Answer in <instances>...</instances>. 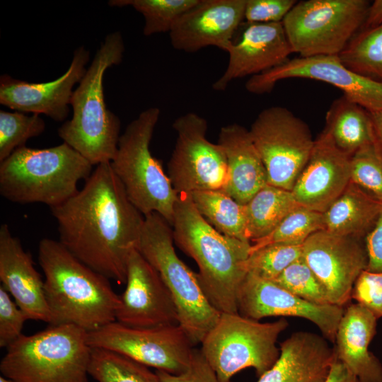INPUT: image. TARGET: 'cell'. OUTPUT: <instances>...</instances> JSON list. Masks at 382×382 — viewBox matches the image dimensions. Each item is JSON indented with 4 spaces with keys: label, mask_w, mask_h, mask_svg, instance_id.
Instances as JSON below:
<instances>
[{
    "label": "cell",
    "mask_w": 382,
    "mask_h": 382,
    "mask_svg": "<svg viewBox=\"0 0 382 382\" xmlns=\"http://www.w3.org/2000/svg\"><path fill=\"white\" fill-rule=\"evenodd\" d=\"M89 58L86 48L78 47L67 70L52 81L30 83L1 76L0 103L15 111L44 114L57 122L64 121L69 112L74 87L83 77Z\"/></svg>",
    "instance_id": "18"
},
{
    "label": "cell",
    "mask_w": 382,
    "mask_h": 382,
    "mask_svg": "<svg viewBox=\"0 0 382 382\" xmlns=\"http://www.w3.org/2000/svg\"><path fill=\"white\" fill-rule=\"evenodd\" d=\"M376 321L371 312L356 303L344 311L337 330L336 357L360 382H382V365L369 349Z\"/></svg>",
    "instance_id": "24"
},
{
    "label": "cell",
    "mask_w": 382,
    "mask_h": 382,
    "mask_svg": "<svg viewBox=\"0 0 382 382\" xmlns=\"http://www.w3.org/2000/svg\"><path fill=\"white\" fill-rule=\"evenodd\" d=\"M350 182L382 203V154L376 144L350 158Z\"/></svg>",
    "instance_id": "36"
},
{
    "label": "cell",
    "mask_w": 382,
    "mask_h": 382,
    "mask_svg": "<svg viewBox=\"0 0 382 382\" xmlns=\"http://www.w3.org/2000/svg\"><path fill=\"white\" fill-rule=\"evenodd\" d=\"M125 284L119 296L115 321L134 328L178 324L175 304L168 287L137 249L129 257Z\"/></svg>",
    "instance_id": "17"
},
{
    "label": "cell",
    "mask_w": 382,
    "mask_h": 382,
    "mask_svg": "<svg viewBox=\"0 0 382 382\" xmlns=\"http://www.w3.org/2000/svg\"><path fill=\"white\" fill-rule=\"evenodd\" d=\"M125 44L122 34H108L74 89L71 120L58 129L59 137L93 166L110 163L120 137V120L106 107L103 79L106 70L122 61Z\"/></svg>",
    "instance_id": "4"
},
{
    "label": "cell",
    "mask_w": 382,
    "mask_h": 382,
    "mask_svg": "<svg viewBox=\"0 0 382 382\" xmlns=\"http://www.w3.org/2000/svg\"><path fill=\"white\" fill-rule=\"evenodd\" d=\"M324 382L360 381L353 373L336 358L330 368L329 374Z\"/></svg>",
    "instance_id": "43"
},
{
    "label": "cell",
    "mask_w": 382,
    "mask_h": 382,
    "mask_svg": "<svg viewBox=\"0 0 382 382\" xmlns=\"http://www.w3.org/2000/svg\"><path fill=\"white\" fill-rule=\"evenodd\" d=\"M160 110L149 108L130 122L120 135L116 154L110 162L132 203L145 216L158 213L172 226L178 194L150 150Z\"/></svg>",
    "instance_id": "8"
},
{
    "label": "cell",
    "mask_w": 382,
    "mask_h": 382,
    "mask_svg": "<svg viewBox=\"0 0 382 382\" xmlns=\"http://www.w3.org/2000/svg\"><path fill=\"white\" fill-rule=\"evenodd\" d=\"M190 194L198 212L218 231L249 241L245 204L238 202L223 190H199Z\"/></svg>",
    "instance_id": "29"
},
{
    "label": "cell",
    "mask_w": 382,
    "mask_h": 382,
    "mask_svg": "<svg viewBox=\"0 0 382 382\" xmlns=\"http://www.w3.org/2000/svg\"><path fill=\"white\" fill-rule=\"evenodd\" d=\"M249 132L268 184L291 191L314 146L307 124L287 108L272 106L258 114Z\"/></svg>",
    "instance_id": "11"
},
{
    "label": "cell",
    "mask_w": 382,
    "mask_h": 382,
    "mask_svg": "<svg viewBox=\"0 0 382 382\" xmlns=\"http://www.w3.org/2000/svg\"><path fill=\"white\" fill-rule=\"evenodd\" d=\"M299 207L300 205L291 191L269 184L265 186L245 204L249 241L262 238L270 233Z\"/></svg>",
    "instance_id": "28"
},
{
    "label": "cell",
    "mask_w": 382,
    "mask_h": 382,
    "mask_svg": "<svg viewBox=\"0 0 382 382\" xmlns=\"http://www.w3.org/2000/svg\"><path fill=\"white\" fill-rule=\"evenodd\" d=\"M323 229V214L300 206L288 214L270 233L252 241L250 253L276 243L303 245L312 234Z\"/></svg>",
    "instance_id": "32"
},
{
    "label": "cell",
    "mask_w": 382,
    "mask_h": 382,
    "mask_svg": "<svg viewBox=\"0 0 382 382\" xmlns=\"http://www.w3.org/2000/svg\"><path fill=\"white\" fill-rule=\"evenodd\" d=\"M0 281L28 320L50 323L44 281L34 267L31 255L6 224L0 227Z\"/></svg>",
    "instance_id": "22"
},
{
    "label": "cell",
    "mask_w": 382,
    "mask_h": 382,
    "mask_svg": "<svg viewBox=\"0 0 382 382\" xmlns=\"http://www.w3.org/2000/svg\"><path fill=\"white\" fill-rule=\"evenodd\" d=\"M87 342L93 349L111 351L174 375L187 369L194 349L178 324L134 328L114 321L88 332Z\"/></svg>",
    "instance_id": "12"
},
{
    "label": "cell",
    "mask_w": 382,
    "mask_h": 382,
    "mask_svg": "<svg viewBox=\"0 0 382 382\" xmlns=\"http://www.w3.org/2000/svg\"><path fill=\"white\" fill-rule=\"evenodd\" d=\"M352 298L377 319L382 318V272L364 270L354 285Z\"/></svg>",
    "instance_id": "39"
},
{
    "label": "cell",
    "mask_w": 382,
    "mask_h": 382,
    "mask_svg": "<svg viewBox=\"0 0 382 382\" xmlns=\"http://www.w3.org/2000/svg\"><path fill=\"white\" fill-rule=\"evenodd\" d=\"M344 311L336 305L308 302L274 282L250 272L238 294V311L243 316L255 320L273 316L302 318L314 323L323 336L333 343Z\"/></svg>",
    "instance_id": "16"
},
{
    "label": "cell",
    "mask_w": 382,
    "mask_h": 382,
    "mask_svg": "<svg viewBox=\"0 0 382 382\" xmlns=\"http://www.w3.org/2000/svg\"><path fill=\"white\" fill-rule=\"evenodd\" d=\"M228 62L212 88L224 91L234 79L255 76L277 67L293 53L282 22L248 24L241 39L226 51Z\"/></svg>",
    "instance_id": "21"
},
{
    "label": "cell",
    "mask_w": 382,
    "mask_h": 382,
    "mask_svg": "<svg viewBox=\"0 0 382 382\" xmlns=\"http://www.w3.org/2000/svg\"><path fill=\"white\" fill-rule=\"evenodd\" d=\"M272 282L293 294L315 304H330L315 274L301 257Z\"/></svg>",
    "instance_id": "37"
},
{
    "label": "cell",
    "mask_w": 382,
    "mask_h": 382,
    "mask_svg": "<svg viewBox=\"0 0 382 382\" xmlns=\"http://www.w3.org/2000/svg\"><path fill=\"white\" fill-rule=\"evenodd\" d=\"M156 373L162 382H219L200 349L195 348L190 363L183 373L174 375L161 370Z\"/></svg>",
    "instance_id": "41"
},
{
    "label": "cell",
    "mask_w": 382,
    "mask_h": 382,
    "mask_svg": "<svg viewBox=\"0 0 382 382\" xmlns=\"http://www.w3.org/2000/svg\"><path fill=\"white\" fill-rule=\"evenodd\" d=\"M303 78L329 83L369 112L382 109V83L362 76L348 68L338 56H315L288 59L282 64L250 76L245 89L253 94L270 93L284 79Z\"/></svg>",
    "instance_id": "15"
},
{
    "label": "cell",
    "mask_w": 382,
    "mask_h": 382,
    "mask_svg": "<svg viewBox=\"0 0 382 382\" xmlns=\"http://www.w3.org/2000/svg\"><path fill=\"white\" fill-rule=\"evenodd\" d=\"M382 25V0H375L370 4L365 20L360 30L377 28Z\"/></svg>",
    "instance_id": "44"
},
{
    "label": "cell",
    "mask_w": 382,
    "mask_h": 382,
    "mask_svg": "<svg viewBox=\"0 0 382 382\" xmlns=\"http://www.w3.org/2000/svg\"><path fill=\"white\" fill-rule=\"evenodd\" d=\"M38 261L45 274L50 325L71 324L91 332L115 321L119 295L108 278L50 238L40 241Z\"/></svg>",
    "instance_id": "3"
},
{
    "label": "cell",
    "mask_w": 382,
    "mask_h": 382,
    "mask_svg": "<svg viewBox=\"0 0 382 382\" xmlns=\"http://www.w3.org/2000/svg\"><path fill=\"white\" fill-rule=\"evenodd\" d=\"M88 373L98 382H162L148 366L103 349L92 348Z\"/></svg>",
    "instance_id": "31"
},
{
    "label": "cell",
    "mask_w": 382,
    "mask_h": 382,
    "mask_svg": "<svg viewBox=\"0 0 382 382\" xmlns=\"http://www.w3.org/2000/svg\"><path fill=\"white\" fill-rule=\"evenodd\" d=\"M382 203L349 183L339 197L323 212L325 230L364 239L375 224Z\"/></svg>",
    "instance_id": "26"
},
{
    "label": "cell",
    "mask_w": 382,
    "mask_h": 382,
    "mask_svg": "<svg viewBox=\"0 0 382 382\" xmlns=\"http://www.w3.org/2000/svg\"><path fill=\"white\" fill-rule=\"evenodd\" d=\"M176 141L168 163V175L178 194L224 190L228 180L227 161L222 147L206 137L208 123L195 112L173 123Z\"/></svg>",
    "instance_id": "13"
},
{
    "label": "cell",
    "mask_w": 382,
    "mask_h": 382,
    "mask_svg": "<svg viewBox=\"0 0 382 382\" xmlns=\"http://www.w3.org/2000/svg\"><path fill=\"white\" fill-rule=\"evenodd\" d=\"M295 0H246L244 19L248 24L281 23Z\"/></svg>",
    "instance_id": "40"
},
{
    "label": "cell",
    "mask_w": 382,
    "mask_h": 382,
    "mask_svg": "<svg viewBox=\"0 0 382 382\" xmlns=\"http://www.w3.org/2000/svg\"><path fill=\"white\" fill-rule=\"evenodd\" d=\"M327 340L314 332L292 333L281 343L277 361L257 382H324L337 358Z\"/></svg>",
    "instance_id": "23"
},
{
    "label": "cell",
    "mask_w": 382,
    "mask_h": 382,
    "mask_svg": "<svg viewBox=\"0 0 382 382\" xmlns=\"http://www.w3.org/2000/svg\"><path fill=\"white\" fill-rule=\"evenodd\" d=\"M374 128L376 144L382 154V109L369 112Z\"/></svg>",
    "instance_id": "45"
},
{
    "label": "cell",
    "mask_w": 382,
    "mask_h": 382,
    "mask_svg": "<svg viewBox=\"0 0 382 382\" xmlns=\"http://www.w3.org/2000/svg\"><path fill=\"white\" fill-rule=\"evenodd\" d=\"M0 382H13L12 381L5 378L3 376H0Z\"/></svg>",
    "instance_id": "46"
},
{
    "label": "cell",
    "mask_w": 382,
    "mask_h": 382,
    "mask_svg": "<svg viewBox=\"0 0 382 382\" xmlns=\"http://www.w3.org/2000/svg\"><path fill=\"white\" fill-rule=\"evenodd\" d=\"M350 183V157L341 151L325 130L315 139L309 158L291 192L297 203L320 213Z\"/></svg>",
    "instance_id": "19"
},
{
    "label": "cell",
    "mask_w": 382,
    "mask_h": 382,
    "mask_svg": "<svg viewBox=\"0 0 382 382\" xmlns=\"http://www.w3.org/2000/svg\"><path fill=\"white\" fill-rule=\"evenodd\" d=\"M93 165L63 142L46 149L25 146L0 163V193L18 204L42 203L55 207L72 197Z\"/></svg>",
    "instance_id": "5"
},
{
    "label": "cell",
    "mask_w": 382,
    "mask_h": 382,
    "mask_svg": "<svg viewBox=\"0 0 382 382\" xmlns=\"http://www.w3.org/2000/svg\"><path fill=\"white\" fill-rule=\"evenodd\" d=\"M45 129L38 114L27 115L14 111H0V162L17 149L25 146L30 138L40 135Z\"/></svg>",
    "instance_id": "34"
},
{
    "label": "cell",
    "mask_w": 382,
    "mask_h": 382,
    "mask_svg": "<svg viewBox=\"0 0 382 382\" xmlns=\"http://www.w3.org/2000/svg\"><path fill=\"white\" fill-rule=\"evenodd\" d=\"M28 320L24 312L0 286V347L7 348L23 334L25 322Z\"/></svg>",
    "instance_id": "38"
},
{
    "label": "cell",
    "mask_w": 382,
    "mask_h": 382,
    "mask_svg": "<svg viewBox=\"0 0 382 382\" xmlns=\"http://www.w3.org/2000/svg\"><path fill=\"white\" fill-rule=\"evenodd\" d=\"M50 209L64 248L96 272L126 284L127 262L137 248L144 217L110 163L98 165L82 189Z\"/></svg>",
    "instance_id": "1"
},
{
    "label": "cell",
    "mask_w": 382,
    "mask_h": 382,
    "mask_svg": "<svg viewBox=\"0 0 382 382\" xmlns=\"http://www.w3.org/2000/svg\"><path fill=\"white\" fill-rule=\"evenodd\" d=\"M302 248V257L323 286L329 303L343 307L367 267L364 239L323 229L312 234Z\"/></svg>",
    "instance_id": "14"
},
{
    "label": "cell",
    "mask_w": 382,
    "mask_h": 382,
    "mask_svg": "<svg viewBox=\"0 0 382 382\" xmlns=\"http://www.w3.org/2000/svg\"><path fill=\"white\" fill-rule=\"evenodd\" d=\"M173 229L160 214L144 216L137 250L159 273L178 313V325L195 346L201 343L217 323L221 313L208 301L197 274L177 255Z\"/></svg>",
    "instance_id": "7"
},
{
    "label": "cell",
    "mask_w": 382,
    "mask_h": 382,
    "mask_svg": "<svg viewBox=\"0 0 382 382\" xmlns=\"http://www.w3.org/2000/svg\"><path fill=\"white\" fill-rule=\"evenodd\" d=\"M172 226L176 245L198 265V281L210 303L221 313H238L250 242L214 228L196 209L190 193L178 194Z\"/></svg>",
    "instance_id": "2"
},
{
    "label": "cell",
    "mask_w": 382,
    "mask_h": 382,
    "mask_svg": "<svg viewBox=\"0 0 382 382\" xmlns=\"http://www.w3.org/2000/svg\"><path fill=\"white\" fill-rule=\"evenodd\" d=\"M87 331L71 324L22 335L6 348L1 376L13 382H88Z\"/></svg>",
    "instance_id": "6"
},
{
    "label": "cell",
    "mask_w": 382,
    "mask_h": 382,
    "mask_svg": "<svg viewBox=\"0 0 382 382\" xmlns=\"http://www.w3.org/2000/svg\"><path fill=\"white\" fill-rule=\"evenodd\" d=\"M288 325L284 318L260 323L239 313H223L201 342L200 351L219 382H231L246 368L255 369L260 377L277 361V341Z\"/></svg>",
    "instance_id": "9"
},
{
    "label": "cell",
    "mask_w": 382,
    "mask_h": 382,
    "mask_svg": "<svg viewBox=\"0 0 382 382\" xmlns=\"http://www.w3.org/2000/svg\"><path fill=\"white\" fill-rule=\"evenodd\" d=\"M368 256L367 271L382 272V211L364 238Z\"/></svg>",
    "instance_id": "42"
},
{
    "label": "cell",
    "mask_w": 382,
    "mask_h": 382,
    "mask_svg": "<svg viewBox=\"0 0 382 382\" xmlns=\"http://www.w3.org/2000/svg\"><path fill=\"white\" fill-rule=\"evenodd\" d=\"M246 0H199L170 31L174 49L197 52L208 46L226 51L244 20Z\"/></svg>",
    "instance_id": "20"
},
{
    "label": "cell",
    "mask_w": 382,
    "mask_h": 382,
    "mask_svg": "<svg viewBox=\"0 0 382 382\" xmlns=\"http://www.w3.org/2000/svg\"><path fill=\"white\" fill-rule=\"evenodd\" d=\"M302 246L276 243L253 251L246 262L248 272L273 281L291 264L302 257Z\"/></svg>",
    "instance_id": "35"
},
{
    "label": "cell",
    "mask_w": 382,
    "mask_h": 382,
    "mask_svg": "<svg viewBox=\"0 0 382 382\" xmlns=\"http://www.w3.org/2000/svg\"><path fill=\"white\" fill-rule=\"evenodd\" d=\"M324 129L335 145L350 158L361 149L376 144L369 112L344 95L335 99L328 110Z\"/></svg>",
    "instance_id": "27"
},
{
    "label": "cell",
    "mask_w": 382,
    "mask_h": 382,
    "mask_svg": "<svg viewBox=\"0 0 382 382\" xmlns=\"http://www.w3.org/2000/svg\"><path fill=\"white\" fill-rule=\"evenodd\" d=\"M217 144L222 147L227 161L228 180L223 190L245 204L268 185L265 167L249 129L236 123L222 127Z\"/></svg>",
    "instance_id": "25"
},
{
    "label": "cell",
    "mask_w": 382,
    "mask_h": 382,
    "mask_svg": "<svg viewBox=\"0 0 382 382\" xmlns=\"http://www.w3.org/2000/svg\"><path fill=\"white\" fill-rule=\"evenodd\" d=\"M199 0H110L111 6H130L144 19L143 33L146 36L171 30L178 19Z\"/></svg>",
    "instance_id": "33"
},
{
    "label": "cell",
    "mask_w": 382,
    "mask_h": 382,
    "mask_svg": "<svg viewBox=\"0 0 382 382\" xmlns=\"http://www.w3.org/2000/svg\"><path fill=\"white\" fill-rule=\"evenodd\" d=\"M370 1H297L282 21L293 52L301 57L340 54L361 30Z\"/></svg>",
    "instance_id": "10"
},
{
    "label": "cell",
    "mask_w": 382,
    "mask_h": 382,
    "mask_svg": "<svg viewBox=\"0 0 382 382\" xmlns=\"http://www.w3.org/2000/svg\"><path fill=\"white\" fill-rule=\"evenodd\" d=\"M337 56L351 71L382 83V25L359 30Z\"/></svg>",
    "instance_id": "30"
}]
</instances>
